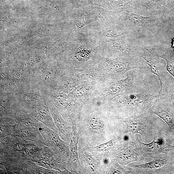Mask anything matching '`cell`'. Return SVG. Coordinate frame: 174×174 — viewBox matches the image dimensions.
I'll return each instance as SVG.
<instances>
[{
  "label": "cell",
  "instance_id": "1",
  "mask_svg": "<svg viewBox=\"0 0 174 174\" xmlns=\"http://www.w3.org/2000/svg\"><path fill=\"white\" fill-rule=\"evenodd\" d=\"M160 86L154 87L139 92L125 94L119 101L123 105L129 116L145 113L154 104L158 98Z\"/></svg>",
  "mask_w": 174,
  "mask_h": 174
},
{
  "label": "cell",
  "instance_id": "2",
  "mask_svg": "<svg viewBox=\"0 0 174 174\" xmlns=\"http://www.w3.org/2000/svg\"><path fill=\"white\" fill-rule=\"evenodd\" d=\"M156 56V58L155 55L144 52L141 57L149 66L151 73L157 77L159 81L160 89L158 96L172 97L174 93V78L167 70L166 65Z\"/></svg>",
  "mask_w": 174,
  "mask_h": 174
},
{
  "label": "cell",
  "instance_id": "3",
  "mask_svg": "<svg viewBox=\"0 0 174 174\" xmlns=\"http://www.w3.org/2000/svg\"><path fill=\"white\" fill-rule=\"evenodd\" d=\"M147 111L164 121L168 126L169 132L174 135V100L172 96H158Z\"/></svg>",
  "mask_w": 174,
  "mask_h": 174
},
{
  "label": "cell",
  "instance_id": "4",
  "mask_svg": "<svg viewBox=\"0 0 174 174\" xmlns=\"http://www.w3.org/2000/svg\"><path fill=\"white\" fill-rule=\"evenodd\" d=\"M148 111L142 114L129 116L124 122L126 125L125 133L140 135L142 137H149L152 134V115Z\"/></svg>",
  "mask_w": 174,
  "mask_h": 174
},
{
  "label": "cell",
  "instance_id": "5",
  "mask_svg": "<svg viewBox=\"0 0 174 174\" xmlns=\"http://www.w3.org/2000/svg\"><path fill=\"white\" fill-rule=\"evenodd\" d=\"M152 157L151 161L133 166V170L137 171L136 172L143 173H160L165 172L168 168L172 166L173 161L170 157L167 156H148Z\"/></svg>",
  "mask_w": 174,
  "mask_h": 174
},
{
  "label": "cell",
  "instance_id": "6",
  "mask_svg": "<svg viewBox=\"0 0 174 174\" xmlns=\"http://www.w3.org/2000/svg\"><path fill=\"white\" fill-rule=\"evenodd\" d=\"M155 136L156 134L152 141L148 144L142 142L138 137L134 138L138 151L141 155L146 152L166 153L174 151V146L168 144L162 138H161L159 141H156Z\"/></svg>",
  "mask_w": 174,
  "mask_h": 174
},
{
  "label": "cell",
  "instance_id": "7",
  "mask_svg": "<svg viewBox=\"0 0 174 174\" xmlns=\"http://www.w3.org/2000/svg\"><path fill=\"white\" fill-rule=\"evenodd\" d=\"M118 154L119 161L124 166L139 161L141 155L138 151L134 138L133 140L127 143L123 148L119 151Z\"/></svg>",
  "mask_w": 174,
  "mask_h": 174
},
{
  "label": "cell",
  "instance_id": "8",
  "mask_svg": "<svg viewBox=\"0 0 174 174\" xmlns=\"http://www.w3.org/2000/svg\"><path fill=\"white\" fill-rule=\"evenodd\" d=\"M70 139V160L74 165L77 166L80 165L78 152L79 135L77 131L76 126L73 123Z\"/></svg>",
  "mask_w": 174,
  "mask_h": 174
},
{
  "label": "cell",
  "instance_id": "9",
  "mask_svg": "<svg viewBox=\"0 0 174 174\" xmlns=\"http://www.w3.org/2000/svg\"><path fill=\"white\" fill-rule=\"evenodd\" d=\"M130 22L139 26H144L150 23L151 17H145L139 15L130 13L128 15Z\"/></svg>",
  "mask_w": 174,
  "mask_h": 174
},
{
  "label": "cell",
  "instance_id": "10",
  "mask_svg": "<svg viewBox=\"0 0 174 174\" xmlns=\"http://www.w3.org/2000/svg\"><path fill=\"white\" fill-rule=\"evenodd\" d=\"M89 124L91 129L97 133H101L105 131L104 122L97 118H92L89 121Z\"/></svg>",
  "mask_w": 174,
  "mask_h": 174
},
{
  "label": "cell",
  "instance_id": "11",
  "mask_svg": "<svg viewBox=\"0 0 174 174\" xmlns=\"http://www.w3.org/2000/svg\"><path fill=\"white\" fill-rule=\"evenodd\" d=\"M50 140L56 146L58 147L61 151L66 152L65 145V142L61 140L59 135L55 132H50L49 135Z\"/></svg>",
  "mask_w": 174,
  "mask_h": 174
},
{
  "label": "cell",
  "instance_id": "12",
  "mask_svg": "<svg viewBox=\"0 0 174 174\" xmlns=\"http://www.w3.org/2000/svg\"><path fill=\"white\" fill-rule=\"evenodd\" d=\"M155 55L164 59L166 61L167 70L174 78V57H172L171 55L167 53L163 55ZM172 98L174 100V93Z\"/></svg>",
  "mask_w": 174,
  "mask_h": 174
},
{
  "label": "cell",
  "instance_id": "13",
  "mask_svg": "<svg viewBox=\"0 0 174 174\" xmlns=\"http://www.w3.org/2000/svg\"><path fill=\"white\" fill-rule=\"evenodd\" d=\"M117 141L115 139H112L109 141L100 145L97 147V149L100 151H105L110 149L115 144Z\"/></svg>",
  "mask_w": 174,
  "mask_h": 174
},
{
  "label": "cell",
  "instance_id": "14",
  "mask_svg": "<svg viewBox=\"0 0 174 174\" xmlns=\"http://www.w3.org/2000/svg\"><path fill=\"white\" fill-rule=\"evenodd\" d=\"M18 132L20 136L27 139L33 138L35 137L33 130L30 128H25L19 130Z\"/></svg>",
  "mask_w": 174,
  "mask_h": 174
},
{
  "label": "cell",
  "instance_id": "15",
  "mask_svg": "<svg viewBox=\"0 0 174 174\" xmlns=\"http://www.w3.org/2000/svg\"><path fill=\"white\" fill-rule=\"evenodd\" d=\"M25 146L24 151L27 155L35 154L38 151V148L34 145L28 144Z\"/></svg>",
  "mask_w": 174,
  "mask_h": 174
},
{
  "label": "cell",
  "instance_id": "16",
  "mask_svg": "<svg viewBox=\"0 0 174 174\" xmlns=\"http://www.w3.org/2000/svg\"><path fill=\"white\" fill-rule=\"evenodd\" d=\"M56 126L61 131H63L65 126V124L63 121L59 118H57L55 120Z\"/></svg>",
  "mask_w": 174,
  "mask_h": 174
},
{
  "label": "cell",
  "instance_id": "17",
  "mask_svg": "<svg viewBox=\"0 0 174 174\" xmlns=\"http://www.w3.org/2000/svg\"><path fill=\"white\" fill-rule=\"evenodd\" d=\"M18 122L19 123V124L24 125L28 126H32V123L29 121L22 119H19L18 120Z\"/></svg>",
  "mask_w": 174,
  "mask_h": 174
},
{
  "label": "cell",
  "instance_id": "18",
  "mask_svg": "<svg viewBox=\"0 0 174 174\" xmlns=\"http://www.w3.org/2000/svg\"><path fill=\"white\" fill-rule=\"evenodd\" d=\"M25 146L22 144H17L14 146V149L18 151H24Z\"/></svg>",
  "mask_w": 174,
  "mask_h": 174
},
{
  "label": "cell",
  "instance_id": "19",
  "mask_svg": "<svg viewBox=\"0 0 174 174\" xmlns=\"http://www.w3.org/2000/svg\"><path fill=\"white\" fill-rule=\"evenodd\" d=\"M172 166H174V160L173 161Z\"/></svg>",
  "mask_w": 174,
  "mask_h": 174
}]
</instances>
